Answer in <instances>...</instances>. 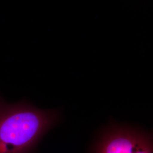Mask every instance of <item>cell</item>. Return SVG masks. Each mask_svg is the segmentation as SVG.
<instances>
[{"label":"cell","instance_id":"cell-2","mask_svg":"<svg viewBox=\"0 0 153 153\" xmlns=\"http://www.w3.org/2000/svg\"><path fill=\"white\" fill-rule=\"evenodd\" d=\"M90 153H153V134L112 121L99 131Z\"/></svg>","mask_w":153,"mask_h":153},{"label":"cell","instance_id":"cell-1","mask_svg":"<svg viewBox=\"0 0 153 153\" xmlns=\"http://www.w3.org/2000/svg\"><path fill=\"white\" fill-rule=\"evenodd\" d=\"M61 117L59 111L39 109L26 101L8 103L0 97V153H33Z\"/></svg>","mask_w":153,"mask_h":153}]
</instances>
